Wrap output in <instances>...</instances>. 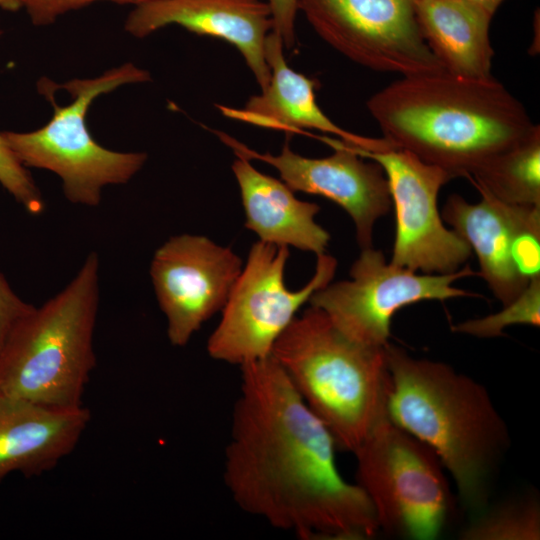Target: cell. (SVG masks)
<instances>
[{
  "mask_svg": "<svg viewBox=\"0 0 540 540\" xmlns=\"http://www.w3.org/2000/svg\"><path fill=\"white\" fill-rule=\"evenodd\" d=\"M223 477L244 512L307 540H364L379 531L364 491L341 475L336 442L270 356L246 364Z\"/></svg>",
  "mask_w": 540,
  "mask_h": 540,
  "instance_id": "6da1fadb",
  "label": "cell"
},
{
  "mask_svg": "<svg viewBox=\"0 0 540 540\" xmlns=\"http://www.w3.org/2000/svg\"><path fill=\"white\" fill-rule=\"evenodd\" d=\"M367 109L395 149L452 179L469 178L534 126L524 105L493 77L446 72L402 76L372 95Z\"/></svg>",
  "mask_w": 540,
  "mask_h": 540,
  "instance_id": "7a4b0ae2",
  "label": "cell"
},
{
  "mask_svg": "<svg viewBox=\"0 0 540 540\" xmlns=\"http://www.w3.org/2000/svg\"><path fill=\"white\" fill-rule=\"evenodd\" d=\"M387 413L427 445L451 475L473 515L490 501L511 438L488 390L450 365L416 358L388 343Z\"/></svg>",
  "mask_w": 540,
  "mask_h": 540,
  "instance_id": "3957f363",
  "label": "cell"
},
{
  "mask_svg": "<svg viewBox=\"0 0 540 540\" xmlns=\"http://www.w3.org/2000/svg\"><path fill=\"white\" fill-rule=\"evenodd\" d=\"M271 357L338 449L353 453L387 413L385 347L351 339L316 307L294 318Z\"/></svg>",
  "mask_w": 540,
  "mask_h": 540,
  "instance_id": "277c9868",
  "label": "cell"
},
{
  "mask_svg": "<svg viewBox=\"0 0 540 540\" xmlns=\"http://www.w3.org/2000/svg\"><path fill=\"white\" fill-rule=\"evenodd\" d=\"M99 265L89 253L61 292L15 324L0 348V392L48 407L84 406L96 365Z\"/></svg>",
  "mask_w": 540,
  "mask_h": 540,
  "instance_id": "5b68a950",
  "label": "cell"
},
{
  "mask_svg": "<svg viewBox=\"0 0 540 540\" xmlns=\"http://www.w3.org/2000/svg\"><path fill=\"white\" fill-rule=\"evenodd\" d=\"M149 80L148 71L125 63L95 78L72 79L62 85L55 83L72 98L68 105L61 106L55 101L53 82L43 77L37 88L53 106L50 121L31 132L4 131L2 137L26 168L45 169L58 175L68 201L98 206L102 189L127 183L143 167L147 154L113 151L98 144L87 128L88 109L102 94L125 84Z\"/></svg>",
  "mask_w": 540,
  "mask_h": 540,
  "instance_id": "8992f818",
  "label": "cell"
},
{
  "mask_svg": "<svg viewBox=\"0 0 540 540\" xmlns=\"http://www.w3.org/2000/svg\"><path fill=\"white\" fill-rule=\"evenodd\" d=\"M356 484L379 530L412 540L438 538L455 512L445 468L424 443L383 415L353 452Z\"/></svg>",
  "mask_w": 540,
  "mask_h": 540,
  "instance_id": "52a82bcc",
  "label": "cell"
},
{
  "mask_svg": "<svg viewBox=\"0 0 540 540\" xmlns=\"http://www.w3.org/2000/svg\"><path fill=\"white\" fill-rule=\"evenodd\" d=\"M289 248L262 241L254 243L237 278L222 316L207 342L214 360L242 367L271 356L279 337L312 294L329 284L336 272V259L317 255L315 273L301 289L285 284Z\"/></svg>",
  "mask_w": 540,
  "mask_h": 540,
  "instance_id": "ba28073f",
  "label": "cell"
},
{
  "mask_svg": "<svg viewBox=\"0 0 540 540\" xmlns=\"http://www.w3.org/2000/svg\"><path fill=\"white\" fill-rule=\"evenodd\" d=\"M472 275L477 273L468 265L453 273L417 274L387 262L372 246L361 249L350 269V280L330 282L315 291L309 303L351 339L385 347L397 311L425 300L478 296L453 286L455 281Z\"/></svg>",
  "mask_w": 540,
  "mask_h": 540,
  "instance_id": "9c48e42d",
  "label": "cell"
},
{
  "mask_svg": "<svg viewBox=\"0 0 540 540\" xmlns=\"http://www.w3.org/2000/svg\"><path fill=\"white\" fill-rule=\"evenodd\" d=\"M416 0H298L328 45L368 69L402 76L445 72L420 33Z\"/></svg>",
  "mask_w": 540,
  "mask_h": 540,
  "instance_id": "30bf717a",
  "label": "cell"
},
{
  "mask_svg": "<svg viewBox=\"0 0 540 540\" xmlns=\"http://www.w3.org/2000/svg\"><path fill=\"white\" fill-rule=\"evenodd\" d=\"M350 148L377 162L386 174L396 220L390 262L424 274L461 269L472 250L456 232L445 227L437 205L440 189L452 180L450 175L405 150Z\"/></svg>",
  "mask_w": 540,
  "mask_h": 540,
  "instance_id": "8fae6325",
  "label": "cell"
},
{
  "mask_svg": "<svg viewBox=\"0 0 540 540\" xmlns=\"http://www.w3.org/2000/svg\"><path fill=\"white\" fill-rule=\"evenodd\" d=\"M241 270L231 248L205 236H173L155 251L150 276L173 346H185L223 309Z\"/></svg>",
  "mask_w": 540,
  "mask_h": 540,
  "instance_id": "7c38bea8",
  "label": "cell"
},
{
  "mask_svg": "<svg viewBox=\"0 0 540 540\" xmlns=\"http://www.w3.org/2000/svg\"><path fill=\"white\" fill-rule=\"evenodd\" d=\"M215 134L236 155L274 167L294 192L320 195L335 202L351 217L359 247H372L375 223L392 205L386 174L377 162L364 161L348 144L327 136L319 139L334 152L322 158H309L292 151L288 143L275 155L253 150L225 132Z\"/></svg>",
  "mask_w": 540,
  "mask_h": 540,
  "instance_id": "4fadbf2b",
  "label": "cell"
},
{
  "mask_svg": "<svg viewBox=\"0 0 540 540\" xmlns=\"http://www.w3.org/2000/svg\"><path fill=\"white\" fill-rule=\"evenodd\" d=\"M169 25L223 39L242 55L261 90L270 80L265 40L273 30L271 10L262 0H154L128 15L124 28L144 38Z\"/></svg>",
  "mask_w": 540,
  "mask_h": 540,
  "instance_id": "5bb4252c",
  "label": "cell"
},
{
  "mask_svg": "<svg viewBox=\"0 0 540 540\" xmlns=\"http://www.w3.org/2000/svg\"><path fill=\"white\" fill-rule=\"evenodd\" d=\"M469 203L452 194L442 209V219L452 227L478 258L479 274L493 295L506 305L516 299L530 280L516 269L512 252L517 236L540 223V206L500 201L484 191Z\"/></svg>",
  "mask_w": 540,
  "mask_h": 540,
  "instance_id": "9a60e30c",
  "label": "cell"
},
{
  "mask_svg": "<svg viewBox=\"0 0 540 540\" xmlns=\"http://www.w3.org/2000/svg\"><path fill=\"white\" fill-rule=\"evenodd\" d=\"M281 38L271 31L265 40V59L270 80L261 93L248 99L242 108L216 105L227 118L288 134L317 130L331 134L346 144L370 152L394 149L386 139L349 132L335 124L318 106L316 82L293 70L287 63Z\"/></svg>",
  "mask_w": 540,
  "mask_h": 540,
  "instance_id": "2e32d148",
  "label": "cell"
},
{
  "mask_svg": "<svg viewBox=\"0 0 540 540\" xmlns=\"http://www.w3.org/2000/svg\"><path fill=\"white\" fill-rule=\"evenodd\" d=\"M90 420L84 406L54 408L0 392V484L14 472L30 478L55 468L74 451Z\"/></svg>",
  "mask_w": 540,
  "mask_h": 540,
  "instance_id": "e0dca14e",
  "label": "cell"
},
{
  "mask_svg": "<svg viewBox=\"0 0 540 540\" xmlns=\"http://www.w3.org/2000/svg\"><path fill=\"white\" fill-rule=\"evenodd\" d=\"M236 156L232 171L240 189L245 227L268 244L292 246L316 256L325 253L330 234L315 221L319 205L298 199L283 181L260 172L246 157Z\"/></svg>",
  "mask_w": 540,
  "mask_h": 540,
  "instance_id": "ac0fdd59",
  "label": "cell"
},
{
  "mask_svg": "<svg viewBox=\"0 0 540 540\" xmlns=\"http://www.w3.org/2000/svg\"><path fill=\"white\" fill-rule=\"evenodd\" d=\"M415 14L422 38L446 73L492 77V16L467 0H416Z\"/></svg>",
  "mask_w": 540,
  "mask_h": 540,
  "instance_id": "d6986e66",
  "label": "cell"
},
{
  "mask_svg": "<svg viewBox=\"0 0 540 540\" xmlns=\"http://www.w3.org/2000/svg\"><path fill=\"white\" fill-rule=\"evenodd\" d=\"M478 191L509 204L540 206V126L498 152L469 177Z\"/></svg>",
  "mask_w": 540,
  "mask_h": 540,
  "instance_id": "ffe728a7",
  "label": "cell"
},
{
  "mask_svg": "<svg viewBox=\"0 0 540 540\" xmlns=\"http://www.w3.org/2000/svg\"><path fill=\"white\" fill-rule=\"evenodd\" d=\"M460 531L462 540H539L540 503L526 495L489 504Z\"/></svg>",
  "mask_w": 540,
  "mask_h": 540,
  "instance_id": "44dd1931",
  "label": "cell"
},
{
  "mask_svg": "<svg viewBox=\"0 0 540 540\" xmlns=\"http://www.w3.org/2000/svg\"><path fill=\"white\" fill-rule=\"evenodd\" d=\"M540 325V276L530 279L522 293L497 313L469 319L452 327L455 333L478 338L502 336L504 329L512 325Z\"/></svg>",
  "mask_w": 540,
  "mask_h": 540,
  "instance_id": "7402d4cb",
  "label": "cell"
},
{
  "mask_svg": "<svg viewBox=\"0 0 540 540\" xmlns=\"http://www.w3.org/2000/svg\"><path fill=\"white\" fill-rule=\"evenodd\" d=\"M0 184L31 215L44 211L42 195L26 167L17 159L0 132Z\"/></svg>",
  "mask_w": 540,
  "mask_h": 540,
  "instance_id": "603a6c76",
  "label": "cell"
},
{
  "mask_svg": "<svg viewBox=\"0 0 540 540\" xmlns=\"http://www.w3.org/2000/svg\"><path fill=\"white\" fill-rule=\"evenodd\" d=\"M97 1H112L135 6L154 0H24L31 22L36 26L49 25L61 15L83 8Z\"/></svg>",
  "mask_w": 540,
  "mask_h": 540,
  "instance_id": "cb8c5ba5",
  "label": "cell"
},
{
  "mask_svg": "<svg viewBox=\"0 0 540 540\" xmlns=\"http://www.w3.org/2000/svg\"><path fill=\"white\" fill-rule=\"evenodd\" d=\"M33 307L12 290L0 272V348L15 324Z\"/></svg>",
  "mask_w": 540,
  "mask_h": 540,
  "instance_id": "d4e9b609",
  "label": "cell"
},
{
  "mask_svg": "<svg viewBox=\"0 0 540 540\" xmlns=\"http://www.w3.org/2000/svg\"><path fill=\"white\" fill-rule=\"evenodd\" d=\"M271 10L273 30L287 49L296 44V15L298 0H267Z\"/></svg>",
  "mask_w": 540,
  "mask_h": 540,
  "instance_id": "484cf974",
  "label": "cell"
},
{
  "mask_svg": "<svg viewBox=\"0 0 540 540\" xmlns=\"http://www.w3.org/2000/svg\"><path fill=\"white\" fill-rule=\"evenodd\" d=\"M470 3L480 7L486 13L493 17L498 7L504 0H467Z\"/></svg>",
  "mask_w": 540,
  "mask_h": 540,
  "instance_id": "4316f807",
  "label": "cell"
},
{
  "mask_svg": "<svg viewBox=\"0 0 540 540\" xmlns=\"http://www.w3.org/2000/svg\"><path fill=\"white\" fill-rule=\"evenodd\" d=\"M24 7V0H0V8L10 12H16Z\"/></svg>",
  "mask_w": 540,
  "mask_h": 540,
  "instance_id": "83f0119b",
  "label": "cell"
},
{
  "mask_svg": "<svg viewBox=\"0 0 540 540\" xmlns=\"http://www.w3.org/2000/svg\"><path fill=\"white\" fill-rule=\"evenodd\" d=\"M2 31L0 30V37H1Z\"/></svg>",
  "mask_w": 540,
  "mask_h": 540,
  "instance_id": "f1b7e54d",
  "label": "cell"
}]
</instances>
